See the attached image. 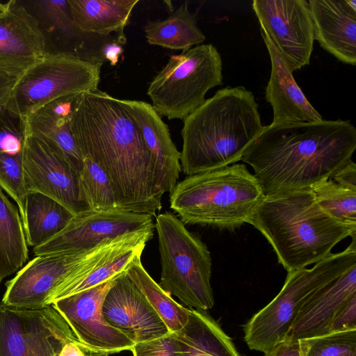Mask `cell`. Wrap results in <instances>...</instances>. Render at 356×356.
I'll list each match as a JSON object with an SVG mask.
<instances>
[{
    "mask_svg": "<svg viewBox=\"0 0 356 356\" xmlns=\"http://www.w3.org/2000/svg\"><path fill=\"white\" fill-rule=\"evenodd\" d=\"M71 129L83 157L92 159L109 178L118 210L152 216L161 210L153 159L119 99L99 89L79 94Z\"/></svg>",
    "mask_w": 356,
    "mask_h": 356,
    "instance_id": "1",
    "label": "cell"
},
{
    "mask_svg": "<svg viewBox=\"0 0 356 356\" xmlns=\"http://www.w3.org/2000/svg\"><path fill=\"white\" fill-rule=\"evenodd\" d=\"M356 128L350 120L264 126L241 161L250 165L264 195L311 188L352 160Z\"/></svg>",
    "mask_w": 356,
    "mask_h": 356,
    "instance_id": "2",
    "label": "cell"
},
{
    "mask_svg": "<svg viewBox=\"0 0 356 356\" xmlns=\"http://www.w3.org/2000/svg\"><path fill=\"white\" fill-rule=\"evenodd\" d=\"M253 93L243 86L217 90L184 120L180 152L186 176L241 161L264 125Z\"/></svg>",
    "mask_w": 356,
    "mask_h": 356,
    "instance_id": "3",
    "label": "cell"
},
{
    "mask_svg": "<svg viewBox=\"0 0 356 356\" xmlns=\"http://www.w3.org/2000/svg\"><path fill=\"white\" fill-rule=\"evenodd\" d=\"M266 238L288 272L315 264L356 227L339 222L323 211L311 188L264 195L250 223Z\"/></svg>",
    "mask_w": 356,
    "mask_h": 356,
    "instance_id": "4",
    "label": "cell"
},
{
    "mask_svg": "<svg viewBox=\"0 0 356 356\" xmlns=\"http://www.w3.org/2000/svg\"><path fill=\"white\" fill-rule=\"evenodd\" d=\"M264 196L244 164L187 176L170 193V208L185 225L233 231L250 219Z\"/></svg>",
    "mask_w": 356,
    "mask_h": 356,
    "instance_id": "5",
    "label": "cell"
},
{
    "mask_svg": "<svg viewBox=\"0 0 356 356\" xmlns=\"http://www.w3.org/2000/svg\"><path fill=\"white\" fill-rule=\"evenodd\" d=\"M343 251L331 253L310 268L288 272L279 293L244 325L248 348L264 353L288 335L299 311L318 290L356 266V235Z\"/></svg>",
    "mask_w": 356,
    "mask_h": 356,
    "instance_id": "6",
    "label": "cell"
},
{
    "mask_svg": "<svg viewBox=\"0 0 356 356\" xmlns=\"http://www.w3.org/2000/svg\"><path fill=\"white\" fill-rule=\"evenodd\" d=\"M154 228L161 264L159 285L188 308L211 309L212 260L207 245L171 212L159 214Z\"/></svg>",
    "mask_w": 356,
    "mask_h": 356,
    "instance_id": "7",
    "label": "cell"
},
{
    "mask_svg": "<svg viewBox=\"0 0 356 356\" xmlns=\"http://www.w3.org/2000/svg\"><path fill=\"white\" fill-rule=\"evenodd\" d=\"M222 84L220 53L211 44H199L172 55L147 94L161 117L184 120L203 104L210 89Z\"/></svg>",
    "mask_w": 356,
    "mask_h": 356,
    "instance_id": "8",
    "label": "cell"
},
{
    "mask_svg": "<svg viewBox=\"0 0 356 356\" xmlns=\"http://www.w3.org/2000/svg\"><path fill=\"white\" fill-rule=\"evenodd\" d=\"M100 69L72 55L47 53L17 79L6 109L26 119L56 99L95 91Z\"/></svg>",
    "mask_w": 356,
    "mask_h": 356,
    "instance_id": "9",
    "label": "cell"
},
{
    "mask_svg": "<svg viewBox=\"0 0 356 356\" xmlns=\"http://www.w3.org/2000/svg\"><path fill=\"white\" fill-rule=\"evenodd\" d=\"M77 340L53 306L19 309L0 302V356H53Z\"/></svg>",
    "mask_w": 356,
    "mask_h": 356,
    "instance_id": "10",
    "label": "cell"
},
{
    "mask_svg": "<svg viewBox=\"0 0 356 356\" xmlns=\"http://www.w3.org/2000/svg\"><path fill=\"white\" fill-rule=\"evenodd\" d=\"M252 7L291 72L308 65L315 40L308 1L254 0Z\"/></svg>",
    "mask_w": 356,
    "mask_h": 356,
    "instance_id": "11",
    "label": "cell"
},
{
    "mask_svg": "<svg viewBox=\"0 0 356 356\" xmlns=\"http://www.w3.org/2000/svg\"><path fill=\"white\" fill-rule=\"evenodd\" d=\"M117 277L51 304L81 343L105 356L131 350L135 344L124 332L111 325L102 314L104 300Z\"/></svg>",
    "mask_w": 356,
    "mask_h": 356,
    "instance_id": "12",
    "label": "cell"
},
{
    "mask_svg": "<svg viewBox=\"0 0 356 356\" xmlns=\"http://www.w3.org/2000/svg\"><path fill=\"white\" fill-rule=\"evenodd\" d=\"M22 156L28 193L47 195L74 215L85 211L79 197V172L57 147L26 133Z\"/></svg>",
    "mask_w": 356,
    "mask_h": 356,
    "instance_id": "13",
    "label": "cell"
},
{
    "mask_svg": "<svg viewBox=\"0 0 356 356\" xmlns=\"http://www.w3.org/2000/svg\"><path fill=\"white\" fill-rule=\"evenodd\" d=\"M97 246L77 252L36 256L6 283L2 303L27 309L51 305V298L56 290Z\"/></svg>",
    "mask_w": 356,
    "mask_h": 356,
    "instance_id": "14",
    "label": "cell"
},
{
    "mask_svg": "<svg viewBox=\"0 0 356 356\" xmlns=\"http://www.w3.org/2000/svg\"><path fill=\"white\" fill-rule=\"evenodd\" d=\"M154 224L153 216L121 210L79 212L67 226L43 244L35 247V256L90 249L101 242Z\"/></svg>",
    "mask_w": 356,
    "mask_h": 356,
    "instance_id": "15",
    "label": "cell"
},
{
    "mask_svg": "<svg viewBox=\"0 0 356 356\" xmlns=\"http://www.w3.org/2000/svg\"><path fill=\"white\" fill-rule=\"evenodd\" d=\"M46 44L51 42L55 54H65L102 67L106 61L104 48L116 37L100 36L80 30L74 23L67 0H39L31 2Z\"/></svg>",
    "mask_w": 356,
    "mask_h": 356,
    "instance_id": "16",
    "label": "cell"
},
{
    "mask_svg": "<svg viewBox=\"0 0 356 356\" xmlns=\"http://www.w3.org/2000/svg\"><path fill=\"white\" fill-rule=\"evenodd\" d=\"M105 320L127 335L134 343L154 339L169 332L145 296L128 277L120 274L102 305Z\"/></svg>",
    "mask_w": 356,
    "mask_h": 356,
    "instance_id": "17",
    "label": "cell"
},
{
    "mask_svg": "<svg viewBox=\"0 0 356 356\" xmlns=\"http://www.w3.org/2000/svg\"><path fill=\"white\" fill-rule=\"evenodd\" d=\"M47 54L35 17L16 1L0 16V73L18 79Z\"/></svg>",
    "mask_w": 356,
    "mask_h": 356,
    "instance_id": "18",
    "label": "cell"
},
{
    "mask_svg": "<svg viewBox=\"0 0 356 356\" xmlns=\"http://www.w3.org/2000/svg\"><path fill=\"white\" fill-rule=\"evenodd\" d=\"M120 102L138 126L152 156L156 190L161 195L170 193L177 184L181 168L180 152L171 138L168 126L150 104L138 100Z\"/></svg>",
    "mask_w": 356,
    "mask_h": 356,
    "instance_id": "19",
    "label": "cell"
},
{
    "mask_svg": "<svg viewBox=\"0 0 356 356\" xmlns=\"http://www.w3.org/2000/svg\"><path fill=\"white\" fill-rule=\"evenodd\" d=\"M315 40L339 61L356 65V0H309Z\"/></svg>",
    "mask_w": 356,
    "mask_h": 356,
    "instance_id": "20",
    "label": "cell"
},
{
    "mask_svg": "<svg viewBox=\"0 0 356 356\" xmlns=\"http://www.w3.org/2000/svg\"><path fill=\"white\" fill-rule=\"evenodd\" d=\"M261 35L271 63L270 79L265 89L266 100L273 108L271 124H280L323 120L297 84L293 72L270 38L262 30Z\"/></svg>",
    "mask_w": 356,
    "mask_h": 356,
    "instance_id": "21",
    "label": "cell"
},
{
    "mask_svg": "<svg viewBox=\"0 0 356 356\" xmlns=\"http://www.w3.org/2000/svg\"><path fill=\"white\" fill-rule=\"evenodd\" d=\"M356 296V266L315 292L296 316L288 337L303 339L329 334L338 312Z\"/></svg>",
    "mask_w": 356,
    "mask_h": 356,
    "instance_id": "22",
    "label": "cell"
},
{
    "mask_svg": "<svg viewBox=\"0 0 356 356\" xmlns=\"http://www.w3.org/2000/svg\"><path fill=\"white\" fill-rule=\"evenodd\" d=\"M77 95L51 102L29 115L26 121L28 134L57 147L79 172L83 157L71 129L72 113Z\"/></svg>",
    "mask_w": 356,
    "mask_h": 356,
    "instance_id": "23",
    "label": "cell"
},
{
    "mask_svg": "<svg viewBox=\"0 0 356 356\" xmlns=\"http://www.w3.org/2000/svg\"><path fill=\"white\" fill-rule=\"evenodd\" d=\"M138 0H67L74 24L82 31L108 37L115 34L118 42H127L124 28Z\"/></svg>",
    "mask_w": 356,
    "mask_h": 356,
    "instance_id": "24",
    "label": "cell"
},
{
    "mask_svg": "<svg viewBox=\"0 0 356 356\" xmlns=\"http://www.w3.org/2000/svg\"><path fill=\"white\" fill-rule=\"evenodd\" d=\"M186 323L175 332V356H241L232 339L206 311L189 308Z\"/></svg>",
    "mask_w": 356,
    "mask_h": 356,
    "instance_id": "25",
    "label": "cell"
},
{
    "mask_svg": "<svg viewBox=\"0 0 356 356\" xmlns=\"http://www.w3.org/2000/svg\"><path fill=\"white\" fill-rule=\"evenodd\" d=\"M74 214L56 200L37 192L27 193L22 223L27 245L38 247L60 232Z\"/></svg>",
    "mask_w": 356,
    "mask_h": 356,
    "instance_id": "26",
    "label": "cell"
},
{
    "mask_svg": "<svg viewBox=\"0 0 356 356\" xmlns=\"http://www.w3.org/2000/svg\"><path fill=\"white\" fill-rule=\"evenodd\" d=\"M144 32L149 44L176 50H186L202 43L206 36L198 28L195 15L185 1L163 20L149 21Z\"/></svg>",
    "mask_w": 356,
    "mask_h": 356,
    "instance_id": "27",
    "label": "cell"
},
{
    "mask_svg": "<svg viewBox=\"0 0 356 356\" xmlns=\"http://www.w3.org/2000/svg\"><path fill=\"white\" fill-rule=\"evenodd\" d=\"M28 258V245L19 209L0 188V283L19 270Z\"/></svg>",
    "mask_w": 356,
    "mask_h": 356,
    "instance_id": "28",
    "label": "cell"
},
{
    "mask_svg": "<svg viewBox=\"0 0 356 356\" xmlns=\"http://www.w3.org/2000/svg\"><path fill=\"white\" fill-rule=\"evenodd\" d=\"M170 332L179 330L187 322L189 308L177 302L171 295L156 283L143 267L141 258L136 259L126 271Z\"/></svg>",
    "mask_w": 356,
    "mask_h": 356,
    "instance_id": "29",
    "label": "cell"
},
{
    "mask_svg": "<svg viewBox=\"0 0 356 356\" xmlns=\"http://www.w3.org/2000/svg\"><path fill=\"white\" fill-rule=\"evenodd\" d=\"M80 202L85 211L109 212L118 210L115 193L106 172L92 159L83 156L79 173Z\"/></svg>",
    "mask_w": 356,
    "mask_h": 356,
    "instance_id": "30",
    "label": "cell"
},
{
    "mask_svg": "<svg viewBox=\"0 0 356 356\" xmlns=\"http://www.w3.org/2000/svg\"><path fill=\"white\" fill-rule=\"evenodd\" d=\"M311 190L327 214L340 222L356 227V191L329 179L320 181Z\"/></svg>",
    "mask_w": 356,
    "mask_h": 356,
    "instance_id": "31",
    "label": "cell"
},
{
    "mask_svg": "<svg viewBox=\"0 0 356 356\" xmlns=\"http://www.w3.org/2000/svg\"><path fill=\"white\" fill-rule=\"evenodd\" d=\"M147 243H142L106 261L81 279L59 289L52 296L51 305L62 298L87 290L127 271L131 264L141 258Z\"/></svg>",
    "mask_w": 356,
    "mask_h": 356,
    "instance_id": "32",
    "label": "cell"
},
{
    "mask_svg": "<svg viewBox=\"0 0 356 356\" xmlns=\"http://www.w3.org/2000/svg\"><path fill=\"white\" fill-rule=\"evenodd\" d=\"M299 341L302 356H356V330Z\"/></svg>",
    "mask_w": 356,
    "mask_h": 356,
    "instance_id": "33",
    "label": "cell"
},
{
    "mask_svg": "<svg viewBox=\"0 0 356 356\" xmlns=\"http://www.w3.org/2000/svg\"><path fill=\"white\" fill-rule=\"evenodd\" d=\"M22 154L0 152V188L17 203L22 219L28 192L24 181Z\"/></svg>",
    "mask_w": 356,
    "mask_h": 356,
    "instance_id": "34",
    "label": "cell"
},
{
    "mask_svg": "<svg viewBox=\"0 0 356 356\" xmlns=\"http://www.w3.org/2000/svg\"><path fill=\"white\" fill-rule=\"evenodd\" d=\"M26 136V119L7 109L0 112V152H22Z\"/></svg>",
    "mask_w": 356,
    "mask_h": 356,
    "instance_id": "35",
    "label": "cell"
},
{
    "mask_svg": "<svg viewBox=\"0 0 356 356\" xmlns=\"http://www.w3.org/2000/svg\"><path fill=\"white\" fill-rule=\"evenodd\" d=\"M131 352L134 356H175V332H169L162 337L135 343Z\"/></svg>",
    "mask_w": 356,
    "mask_h": 356,
    "instance_id": "36",
    "label": "cell"
},
{
    "mask_svg": "<svg viewBox=\"0 0 356 356\" xmlns=\"http://www.w3.org/2000/svg\"><path fill=\"white\" fill-rule=\"evenodd\" d=\"M356 330V296H353L334 318L330 332H337Z\"/></svg>",
    "mask_w": 356,
    "mask_h": 356,
    "instance_id": "37",
    "label": "cell"
},
{
    "mask_svg": "<svg viewBox=\"0 0 356 356\" xmlns=\"http://www.w3.org/2000/svg\"><path fill=\"white\" fill-rule=\"evenodd\" d=\"M264 356H302L300 341L286 336L265 351Z\"/></svg>",
    "mask_w": 356,
    "mask_h": 356,
    "instance_id": "38",
    "label": "cell"
},
{
    "mask_svg": "<svg viewBox=\"0 0 356 356\" xmlns=\"http://www.w3.org/2000/svg\"><path fill=\"white\" fill-rule=\"evenodd\" d=\"M341 186L356 191V164L350 160L330 178Z\"/></svg>",
    "mask_w": 356,
    "mask_h": 356,
    "instance_id": "39",
    "label": "cell"
},
{
    "mask_svg": "<svg viewBox=\"0 0 356 356\" xmlns=\"http://www.w3.org/2000/svg\"><path fill=\"white\" fill-rule=\"evenodd\" d=\"M58 356H105L90 350L78 340L70 341L63 346Z\"/></svg>",
    "mask_w": 356,
    "mask_h": 356,
    "instance_id": "40",
    "label": "cell"
},
{
    "mask_svg": "<svg viewBox=\"0 0 356 356\" xmlns=\"http://www.w3.org/2000/svg\"><path fill=\"white\" fill-rule=\"evenodd\" d=\"M17 79L0 73V112L6 109Z\"/></svg>",
    "mask_w": 356,
    "mask_h": 356,
    "instance_id": "41",
    "label": "cell"
},
{
    "mask_svg": "<svg viewBox=\"0 0 356 356\" xmlns=\"http://www.w3.org/2000/svg\"><path fill=\"white\" fill-rule=\"evenodd\" d=\"M123 49L119 43L117 42H109L104 48V56L105 60H108L112 65H115Z\"/></svg>",
    "mask_w": 356,
    "mask_h": 356,
    "instance_id": "42",
    "label": "cell"
},
{
    "mask_svg": "<svg viewBox=\"0 0 356 356\" xmlns=\"http://www.w3.org/2000/svg\"><path fill=\"white\" fill-rule=\"evenodd\" d=\"M15 1H9L6 3H2L0 1V16L3 15L13 4Z\"/></svg>",
    "mask_w": 356,
    "mask_h": 356,
    "instance_id": "43",
    "label": "cell"
},
{
    "mask_svg": "<svg viewBox=\"0 0 356 356\" xmlns=\"http://www.w3.org/2000/svg\"><path fill=\"white\" fill-rule=\"evenodd\" d=\"M59 351H60V350H59ZM59 351H57L56 353H54V355L53 356H58Z\"/></svg>",
    "mask_w": 356,
    "mask_h": 356,
    "instance_id": "44",
    "label": "cell"
}]
</instances>
